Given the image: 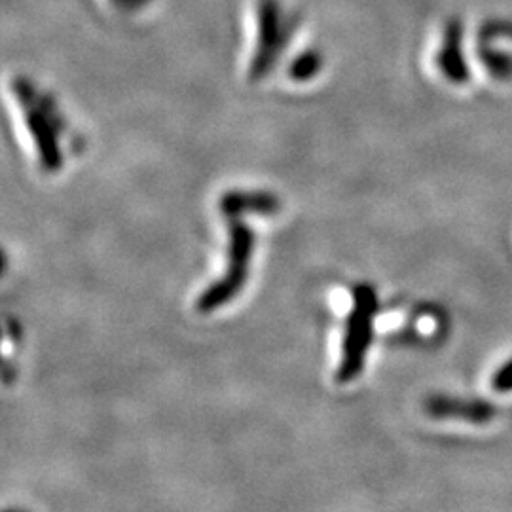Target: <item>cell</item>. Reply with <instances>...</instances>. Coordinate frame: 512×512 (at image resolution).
<instances>
[{"label": "cell", "instance_id": "cell-1", "mask_svg": "<svg viewBox=\"0 0 512 512\" xmlns=\"http://www.w3.org/2000/svg\"><path fill=\"white\" fill-rule=\"evenodd\" d=\"M228 226V266L224 275L209 285L198 298L196 310L213 313L232 302L247 283L249 266L255 251V232L241 215L224 217Z\"/></svg>", "mask_w": 512, "mask_h": 512}, {"label": "cell", "instance_id": "cell-2", "mask_svg": "<svg viewBox=\"0 0 512 512\" xmlns=\"http://www.w3.org/2000/svg\"><path fill=\"white\" fill-rule=\"evenodd\" d=\"M351 310L346 317L340 365L336 382L349 384L365 370L366 355L374 338V319L378 313V294L368 283H359L351 291Z\"/></svg>", "mask_w": 512, "mask_h": 512}, {"label": "cell", "instance_id": "cell-3", "mask_svg": "<svg viewBox=\"0 0 512 512\" xmlns=\"http://www.w3.org/2000/svg\"><path fill=\"white\" fill-rule=\"evenodd\" d=\"M14 92L18 95L27 128L35 141L42 171H59L63 167V152L59 145V131L63 128V122L59 120V112L54 103L25 80H18L14 84Z\"/></svg>", "mask_w": 512, "mask_h": 512}, {"label": "cell", "instance_id": "cell-4", "mask_svg": "<svg viewBox=\"0 0 512 512\" xmlns=\"http://www.w3.org/2000/svg\"><path fill=\"white\" fill-rule=\"evenodd\" d=\"M287 27L283 21V12L277 0H264L260 8V42L256 50L251 78L260 80L274 67L281 50L285 48Z\"/></svg>", "mask_w": 512, "mask_h": 512}, {"label": "cell", "instance_id": "cell-5", "mask_svg": "<svg viewBox=\"0 0 512 512\" xmlns=\"http://www.w3.org/2000/svg\"><path fill=\"white\" fill-rule=\"evenodd\" d=\"M425 410L433 418H456V420L471 421V423H486L495 416L494 404L478 399H461L448 395L429 397Z\"/></svg>", "mask_w": 512, "mask_h": 512}, {"label": "cell", "instance_id": "cell-6", "mask_svg": "<svg viewBox=\"0 0 512 512\" xmlns=\"http://www.w3.org/2000/svg\"><path fill=\"white\" fill-rule=\"evenodd\" d=\"M279 200L270 192H226L220 198V213L222 217H232V215H274L279 211Z\"/></svg>", "mask_w": 512, "mask_h": 512}, {"label": "cell", "instance_id": "cell-7", "mask_svg": "<svg viewBox=\"0 0 512 512\" xmlns=\"http://www.w3.org/2000/svg\"><path fill=\"white\" fill-rule=\"evenodd\" d=\"M321 65H323L321 54L308 50V52L298 55L291 63L289 76L293 78L294 82H308L321 71Z\"/></svg>", "mask_w": 512, "mask_h": 512}, {"label": "cell", "instance_id": "cell-8", "mask_svg": "<svg viewBox=\"0 0 512 512\" xmlns=\"http://www.w3.org/2000/svg\"><path fill=\"white\" fill-rule=\"evenodd\" d=\"M492 385H494L495 391H499V393H509V391H512V359L507 365L501 366L495 372Z\"/></svg>", "mask_w": 512, "mask_h": 512}]
</instances>
